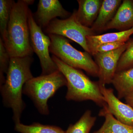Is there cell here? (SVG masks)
<instances>
[{"instance_id":"cell-1","label":"cell","mask_w":133,"mask_h":133,"mask_svg":"<svg viewBox=\"0 0 133 133\" xmlns=\"http://www.w3.org/2000/svg\"><path fill=\"white\" fill-rule=\"evenodd\" d=\"M32 56L10 58L5 83L0 87L3 104L12 110L15 124L21 123L26 104L22 98L23 89L26 82L33 78L31 66Z\"/></svg>"},{"instance_id":"cell-2","label":"cell","mask_w":133,"mask_h":133,"mask_svg":"<svg viewBox=\"0 0 133 133\" xmlns=\"http://www.w3.org/2000/svg\"><path fill=\"white\" fill-rule=\"evenodd\" d=\"M33 0H18L12 6L3 42L10 57L32 56L28 23L29 6Z\"/></svg>"},{"instance_id":"cell-3","label":"cell","mask_w":133,"mask_h":133,"mask_svg":"<svg viewBox=\"0 0 133 133\" xmlns=\"http://www.w3.org/2000/svg\"><path fill=\"white\" fill-rule=\"evenodd\" d=\"M51 57L66 78L67 100L77 102L91 100L100 107L107 106L98 81H92L81 70L69 66L54 55Z\"/></svg>"},{"instance_id":"cell-4","label":"cell","mask_w":133,"mask_h":133,"mask_svg":"<svg viewBox=\"0 0 133 133\" xmlns=\"http://www.w3.org/2000/svg\"><path fill=\"white\" fill-rule=\"evenodd\" d=\"M66 84V78L58 70L48 75L33 77L24 84L23 94L31 100L39 113L48 115L50 114L48 100Z\"/></svg>"},{"instance_id":"cell-5","label":"cell","mask_w":133,"mask_h":133,"mask_svg":"<svg viewBox=\"0 0 133 133\" xmlns=\"http://www.w3.org/2000/svg\"><path fill=\"white\" fill-rule=\"evenodd\" d=\"M51 40L50 52L69 66L84 70L90 76L98 77L99 68L91 55L87 51L74 48L65 37L56 35H48Z\"/></svg>"},{"instance_id":"cell-6","label":"cell","mask_w":133,"mask_h":133,"mask_svg":"<svg viewBox=\"0 0 133 133\" xmlns=\"http://www.w3.org/2000/svg\"><path fill=\"white\" fill-rule=\"evenodd\" d=\"M44 33L67 38L79 44L89 53L87 42L88 36L96 34L90 28L83 26L78 21L74 10L70 16L65 19H55L44 29Z\"/></svg>"},{"instance_id":"cell-7","label":"cell","mask_w":133,"mask_h":133,"mask_svg":"<svg viewBox=\"0 0 133 133\" xmlns=\"http://www.w3.org/2000/svg\"><path fill=\"white\" fill-rule=\"evenodd\" d=\"M28 23L30 44L33 52L36 54L40 60L42 70L41 75H48L57 71V66L50 55V38L44 34L42 28L36 23L30 9Z\"/></svg>"},{"instance_id":"cell-8","label":"cell","mask_w":133,"mask_h":133,"mask_svg":"<svg viewBox=\"0 0 133 133\" xmlns=\"http://www.w3.org/2000/svg\"><path fill=\"white\" fill-rule=\"evenodd\" d=\"M130 40V39H129ZM129 40L121 48L112 51L97 52L94 55L99 68V83L105 85L111 84L117 70L121 57L125 51L129 43Z\"/></svg>"},{"instance_id":"cell-9","label":"cell","mask_w":133,"mask_h":133,"mask_svg":"<svg viewBox=\"0 0 133 133\" xmlns=\"http://www.w3.org/2000/svg\"><path fill=\"white\" fill-rule=\"evenodd\" d=\"M71 15L64 8L58 0H39L37 10L33 14L36 23L44 29L56 17L65 19Z\"/></svg>"},{"instance_id":"cell-10","label":"cell","mask_w":133,"mask_h":133,"mask_svg":"<svg viewBox=\"0 0 133 133\" xmlns=\"http://www.w3.org/2000/svg\"><path fill=\"white\" fill-rule=\"evenodd\" d=\"M100 85L107 106L104 108L118 121L123 124L133 126V109L131 106L121 102L116 97L113 89L107 88L105 85Z\"/></svg>"},{"instance_id":"cell-11","label":"cell","mask_w":133,"mask_h":133,"mask_svg":"<svg viewBox=\"0 0 133 133\" xmlns=\"http://www.w3.org/2000/svg\"><path fill=\"white\" fill-rule=\"evenodd\" d=\"M133 28V0H124L105 31L115 29L119 31H125Z\"/></svg>"},{"instance_id":"cell-12","label":"cell","mask_w":133,"mask_h":133,"mask_svg":"<svg viewBox=\"0 0 133 133\" xmlns=\"http://www.w3.org/2000/svg\"><path fill=\"white\" fill-rule=\"evenodd\" d=\"M132 35L133 28L125 31L88 36L87 37V42L89 53L93 56L97 53L99 47L105 44L117 42H127Z\"/></svg>"},{"instance_id":"cell-13","label":"cell","mask_w":133,"mask_h":133,"mask_svg":"<svg viewBox=\"0 0 133 133\" xmlns=\"http://www.w3.org/2000/svg\"><path fill=\"white\" fill-rule=\"evenodd\" d=\"M76 17L83 26L91 28L97 18L103 0H77Z\"/></svg>"},{"instance_id":"cell-14","label":"cell","mask_w":133,"mask_h":133,"mask_svg":"<svg viewBox=\"0 0 133 133\" xmlns=\"http://www.w3.org/2000/svg\"><path fill=\"white\" fill-rule=\"evenodd\" d=\"M122 1L103 0L97 19L91 28L97 35L105 31L107 24L112 20Z\"/></svg>"},{"instance_id":"cell-15","label":"cell","mask_w":133,"mask_h":133,"mask_svg":"<svg viewBox=\"0 0 133 133\" xmlns=\"http://www.w3.org/2000/svg\"><path fill=\"white\" fill-rule=\"evenodd\" d=\"M99 115L104 117V122L98 130L92 133H133V126L117 120L104 108L100 111Z\"/></svg>"},{"instance_id":"cell-16","label":"cell","mask_w":133,"mask_h":133,"mask_svg":"<svg viewBox=\"0 0 133 133\" xmlns=\"http://www.w3.org/2000/svg\"><path fill=\"white\" fill-rule=\"evenodd\" d=\"M111 84L117 91L119 99L125 97L133 91V67L116 72Z\"/></svg>"},{"instance_id":"cell-17","label":"cell","mask_w":133,"mask_h":133,"mask_svg":"<svg viewBox=\"0 0 133 133\" xmlns=\"http://www.w3.org/2000/svg\"><path fill=\"white\" fill-rule=\"evenodd\" d=\"M15 130L20 133H65L59 127L34 122L30 125L15 124Z\"/></svg>"},{"instance_id":"cell-18","label":"cell","mask_w":133,"mask_h":133,"mask_svg":"<svg viewBox=\"0 0 133 133\" xmlns=\"http://www.w3.org/2000/svg\"><path fill=\"white\" fill-rule=\"evenodd\" d=\"M96 119L95 116L92 115L90 110H87L78 121L70 125L65 133H90Z\"/></svg>"},{"instance_id":"cell-19","label":"cell","mask_w":133,"mask_h":133,"mask_svg":"<svg viewBox=\"0 0 133 133\" xmlns=\"http://www.w3.org/2000/svg\"><path fill=\"white\" fill-rule=\"evenodd\" d=\"M15 2L12 0L0 1V32L2 39L5 37L6 33L11 10Z\"/></svg>"},{"instance_id":"cell-20","label":"cell","mask_w":133,"mask_h":133,"mask_svg":"<svg viewBox=\"0 0 133 133\" xmlns=\"http://www.w3.org/2000/svg\"><path fill=\"white\" fill-rule=\"evenodd\" d=\"M10 56L5 47L4 42L0 37V87L5 83L6 77L4 74H6L9 66Z\"/></svg>"},{"instance_id":"cell-21","label":"cell","mask_w":133,"mask_h":133,"mask_svg":"<svg viewBox=\"0 0 133 133\" xmlns=\"http://www.w3.org/2000/svg\"><path fill=\"white\" fill-rule=\"evenodd\" d=\"M133 67V39L129 40L127 48L119 60L116 72Z\"/></svg>"},{"instance_id":"cell-22","label":"cell","mask_w":133,"mask_h":133,"mask_svg":"<svg viewBox=\"0 0 133 133\" xmlns=\"http://www.w3.org/2000/svg\"><path fill=\"white\" fill-rule=\"evenodd\" d=\"M126 43L117 42L102 44L98 48L97 52H105L112 51L121 48Z\"/></svg>"},{"instance_id":"cell-23","label":"cell","mask_w":133,"mask_h":133,"mask_svg":"<svg viewBox=\"0 0 133 133\" xmlns=\"http://www.w3.org/2000/svg\"><path fill=\"white\" fill-rule=\"evenodd\" d=\"M126 104L129 105L133 109V91L124 98Z\"/></svg>"}]
</instances>
